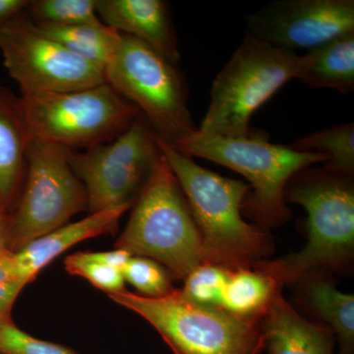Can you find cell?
<instances>
[{"mask_svg":"<svg viewBox=\"0 0 354 354\" xmlns=\"http://www.w3.org/2000/svg\"><path fill=\"white\" fill-rule=\"evenodd\" d=\"M17 106L31 139L70 150L115 138L142 114L106 82L73 92L22 95Z\"/></svg>","mask_w":354,"mask_h":354,"instance_id":"ba28073f","label":"cell"},{"mask_svg":"<svg viewBox=\"0 0 354 354\" xmlns=\"http://www.w3.org/2000/svg\"><path fill=\"white\" fill-rule=\"evenodd\" d=\"M0 51L22 95L73 92L106 82L102 66L41 36L21 14L0 24Z\"/></svg>","mask_w":354,"mask_h":354,"instance_id":"8fae6325","label":"cell"},{"mask_svg":"<svg viewBox=\"0 0 354 354\" xmlns=\"http://www.w3.org/2000/svg\"><path fill=\"white\" fill-rule=\"evenodd\" d=\"M109 297L145 319L174 354H260L266 348L262 319H244L221 308L198 306L179 290L158 298L127 290Z\"/></svg>","mask_w":354,"mask_h":354,"instance_id":"8992f818","label":"cell"},{"mask_svg":"<svg viewBox=\"0 0 354 354\" xmlns=\"http://www.w3.org/2000/svg\"><path fill=\"white\" fill-rule=\"evenodd\" d=\"M28 23L41 36L62 44L74 55L106 67L120 46L121 32L102 23L99 25L60 26L34 22L28 16Z\"/></svg>","mask_w":354,"mask_h":354,"instance_id":"ac0fdd59","label":"cell"},{"mask_svg":"<svg viewBox=\"0 0 354 354\" xmlns=\"http://www.w3.org/2000/svg\"><path fill=\"white\" fill-rule=\"evenodd\" d=\"M133 205L129 203L90 214L87 218L67 223L30 242L17 252H13L14 266L18 278L31 283L41 270L67 249L86 239L115 232L120 218L132 208Z\"/></svg>","mask_w":354,"mask_h":354,"instance_id":"5bb4252c","label":"cell"},{"mask_svg":"<svg viewBox=\"0 0 354 354\" xmlns=\"http://www.w3.org/2000/svg\"><path fill=\"white\" fill-rule=\"evenodd\" d=\"M104 25L143 41L171 64L180 60L171 11L164 0H97Z\"/></svg>","mask_w":354,"mask_h":354,"instance_id":"4fadbf2b","label":"cell"},{"mask_svg":"<svg viewBox=\"0 0 354 354\" xmlns=\"http://www.w3.org/2000/svg\"><path fill=\"white\" fill-rule=\"evenodd\" d=\"M304 62V55L274 48L246 32L213 81L208 111L198 131L232 139L250 136L254 113L297 78Z\"/></svg>","mask_w":354,"mask_h":354,"instance_id":"5b68a950","label":"cell"},{"mask_svg":"<svg viewBox=\"0 0 354 354\" xmlns=\"http://www.w3.org/2000/svg\"><path fill=\"white\" fill-rule=\"evenodd\" d=\"M29 281L23 279L0 283V319L11 316L14 302Z\"/></svg>","mask_w":354,"mask_h":354,"instance_id":"4316f807","label":"cell"},{"mask_svg":"<svg viewBox=\"0 0 354 354\" xmlns=\"http://www.w3.org/2000/svg\"><path fill=\"white\" fill-rule=\"evenodd\" d=\"M122 272L125 281L134 286L142 297H162L176 290L172 286L169 272L149 258L132 256Z\"/></svg>","mask_w":354,"mask_h":354,"instance_id":"cb8c5ba5","label":"cell"},{"mask_svg":"<svg viewBox=\"0 0 354 354\" xmlns=\"http://www.w3.org/2000/svg\"><path fill=\"white\" fill-rule=\"evenodd\" d=\"M26 0H0V24L19 16L29 6Z\"/></svg>","mask_w":354,"mask_h":354,"instance_id":"f1b7e54d","label":"cell"},{"mask_svg":"<svg viewBox=\"0 0 354 354\" xmlns=\"http://www.w3.org/2000/svg\"><path fill=\"white\" fill-rule=\"evenodd\" d=\"M305 299L314 313L329 324L339 342V354H354V297L324 279L305 283Z\"/></svg>","mask_w":354,"mask_h":354,"instance_id":"ffe728a7","label":"cell"},{"mask_svg":"<svg viewBox=\"0 0 354 354\" xmlns=\"http://www.w3.org/2000/svg\"><path fill=\"white\" fill-rule=\"evenodd\" d=\"M30 141L17 97L0 88V199L8 208L19 190Z\"/></svg>","mask_w":354,"mask_h":354,"instance_id":"2e32d148","label":"cell"},{"mask_svg":"<svg viewBox=\"0 0 354 354\" xmlns=\"http://www.w3.org/2000/svg\"><path fill=\"white\" fill-rule=\"evenodd\" d=\"M88 255L93 260L120 270H122L132 257L131 254L122 249H114L106 252H88Z\"/></svg>","mask_w":354,"mask_h":354,"instance_id":"83f0119b","label":"cell"},{"mask_svg":"<svg viewBox=\"0 0 354 354\" xmlns=\"http://www.w3.org/2000/svg\"><path fill=\"white\" fill-rule=\"evenodd\" d=\"M8 207L0 199V258L12 252L8 247V221L7 215Z\"/></svg>","mask_w":354,"mask_h":354,"instance_id":"f546056e","label":"cell"},{"mask_svg":"<svg viewBox=\"0 0 354 354\" xmlns=\"http://www.w3.org/2000/svg\"><path fill=\"white\" fill-rule=\"evenodd\" d=\"M247 32L274 48L314 50L354 32L353 0H276L245 16Z\"/></svg>","mask_w":354,"mask_h":354,"instance_id":"7c38bea8","label":"cell"},{"mask_svg":"<svg viewBox=\"0 0 354 354\" xmlns=\"http://www.w3.org/2000/svg\"><path fill=\"white\" fill-rule=\"evenodd\" d=\"M69 151L39 140L30 141L24 190L8 221V247L12 252L87 209V193L69 164Z\"/></svg>","mask_w":354,"mask_h":354,"instance_id":"9c48e42d","label":"cell"},{"mask_svg":"<svg viewBox=\"0 0 354 354\" xmlns=\"http://www.w3.org/2000/svg\"><path fill=\"white\" fill-rule=\"evenodd\" d=\"M189 157L211 160L242 174L250 183L242 211L264 225H278L288 220L286 183L300 169L328 162L325 156L301 153L290 146L270 143L264 133L254 131L245 138L232 139L193 133L171 145Z\"/></svg>","mask_w":354,"mask_h":354,"instance_id":"3957f363","label":"cell"},{"mask_svg":"<svg viewBox=\"0 0 354 354\" xmlns=\"http://www.w3.org/2000/svg\"><path fill=\"white\" fill-rule=\"evenodd\" d=\"M301 153L325 156L328 162L324 167L335 174L353 176L354 123L337 125L295 140L290 145Z\"/></svg>","mask_w":354,"mask_h":354,"instance_id":"44dd1931","label":"cell"},{"mask_svg":"<svg viewBox=\"0 0 354 354\" xmlns=\"http://www.w3.org/2000/svg\"><path fill=\"white\" fill-rule=\"evenodd\" d=\"M34 22L60 26L102 24L97 14V0H38L27 6Z\"/></svg>","mask_w":354,"mask_h":354,"instance_id":"7402d4cb","label":"cell"},{"mask_svg":"<svg viewBox=\"0 0 354 354\" xmlns=\"http://www.w3.org/2000/svg\"><path fill=\"white\" fill-rule=\"evenodd\" d=\"M19 279L16 274L14 266L13 252H10L0 258V283Z\"/></svg>","mask_w":354,"mask_h":354,"instance_id":"4dcf8cb0","label":"cell"},{"mask_svg":"<svg viewBox=\"0 0 354 354\" xmlns=\"http://www.w3.org/2000/svg\"><path fill=\"white\" fill-rule=\"evenodd\" d=\"M285 198L306 209L308 242L299 252L259 261L253 267L267 272L281 286L302 281L318 270L348 265L354 252L353 176L325 167H304L286 183Z\"/></svg>","mask_w":354,"mask_h":354,"instance_id":"7a4b0ae2","label":"cell"},{"mask_svg":"<svg viewBox=\"0 0 354 354\" xmlns=\"http://www.w3.org/2000/svg\"><path fill=\"white\" fill-rule=\"evenodd\" d=\"M65 270L72 276L87 279L95 288L109 295L125 290L122 270L102 264L88 257V252H78L64 261Z\"/></svg>","mask_w":354,"mask_h":354,"instance_id":"d4e9b609","label":"cell"},{"mask_svg":"<svg viewBox=\"0 0 354 354\" xmlns=\"http://www.w3.org/2000/svg\"><path fill=\"white\" fill-rule=\"evenodd\" d=\"M297 80L313 88H330L341 94L354 91V32L308 50Z\"/></svg>","mask_w":354,"mask_h":354,"instance_id":"e0dca14e","label":"cell"},{"mask_svg":"<svg viewBox=\"0 0 354 354\" xmlns=\"http://www.w3.org/2000/svg\"><path fill=\"white\" fill-rule=\"evenodd\" d=\"M201 237L203 263L228 270L251 267L272 252L271 236L241 215L250 186L196 164L156 134Z\"/></svg>","mask_w":354,"mask_h":354,"instance_id":"6da1fadb","label":"cell"},{"mask_svg":"<svg viewBox=\"0 0 354 354\" xmlns=\"http://www.w3.org/2000/svg\"><path fill=\"white\" fill-rule=\"evenodd\" d=\"M162 158L156 133L140 114L109 144L69 151V164L87 193L88 211L134 204Z\"/></svg>","mask_w":354,"mask_h":354,"instance_id":"30bf717a","label":"cell"},{"mask_svg":"<svg viewBox=\"0 0 354 354\" xmlns=\"http://www.w3.org/2000/svg\"><path fill=\"white\" fill-rule=\"evenodd\" d=\"M262 325L269 354H334L332 330L300 315L281 290L263 316Z\"/></svg>","mask_w":354,"mask_h":354,"instance_id":"9a60e30c","label":"cell"},{"mask_svg":"<svg viewBox=\"0 0 354 354\" xmlns=\"http://www.w3.org/2000/svg\"><path fill=\"white\" fill-rule=\"evenodd\" d=\"M281 290L276 279L258 268L230 270L221 309L244 319H262Z\"/></svg>","mask_w":354,"mask_h":354,"instance_id":"d6986e66","label":"cell"},{"mask_svg":"<svg viewBox=\"0 0 354 354\" xmlns=\"http://www.w3.org/2000/svg\"><path fill=\"white\" fill-rule=\"evenodd\" d=\"M104 72L106 83L138 108L160 138L174 145L197 131L183 74L143 41L121 34Z\"/></svg>","mask_w":354,"mask_h":354,"instance_id":"52a82bcc","label":"cell"},{"mask_svg":"<svg viewBox=\"0 0 354 354\" xmlns=\"http://www.w3.org/2000/svg\"><path fill=\"white\" fill-rule=\"evenodd\" d=\"M115 248L156 261L179 281L203 263L199 230L162 153L132 206Z\"/></svg>","mask_w":354,"mask_h":354,"instance_id":"277c9868","label":"cell"},{"mask_svg":"<svg viewBox=\"0 0 354 354\" xmlns=\"http://www.w3.org/2000/svg\"><path fill=\"white\" fill-rule=\"evenodd\" d=\"M230 270L202 263L184 279L181 295L188 301L207 308H221Z\"/></svg>","mask_w":354,"mask_h":354,"instance_id":"603a6c76","label":"cell"},{"mask_svg":"<svg viewBox=\"0 0 354 354\" xmlns=\"http://www.w3.org/2000/svg\"><path fill=\"white\" fill-rule=\"evenodd\" d=\"M0 354H78L73 349L43 341L21 330L11 316L0 319Z\"/></svg>","mask_w":354,"mask_h":354,"instance_id":"484cf974","label":"cell"}]
</instances>
